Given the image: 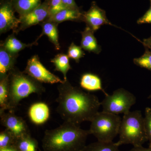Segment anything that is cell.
I'll return each instance as SVG.
<instances>
[{
  "mask_svg": "<svg viewBox=\"0 0 151 151\" xmlns=\"http://www.w3.org/2000/svg\"><path fill=\"white\" fill-rule=\"evenodd\" d=\"M143 45L151 51V36L148 38L145 39L142 42Z\"/></svg>",
  "mask_w": 151,
  "mask_h": 151,
  "instance_id": "32",
  "label": "cell"
},
{
  "mask_svg": "<svg viewBox=\"0 0 151 151\" xmlns=\"http://www.w3.org/2000/svg\"><path fill=\"white\" fill-rule=\"evenodd\" d=\"M50 1L51 0L45 1L29 13L20 17V29L37 24L48 18Z\"/></svg>",
  "mask_w": 151,
  "mask_h": 151,
  "instance_id": "10",
  "label": "cell"
},
{
  "mask_svg": "<svg viewBox=\"0 0 151 151\" xmlns=\"http://www.w3.org/2000/svg\"><path fill=\"white\" fill-rule=\"evenodd\" d=\"M148 98H151V94L150 95V96H149Z\"/></svg>",
  "mask_w": 151,
  "mask_h": 151,
  "instance_id": "34",
  "label": "cell"
},
{
  "mask_svg": "<svg viewBox=\"0 0 151 151\" xmlns=\"http://www.w3.org/2000/svg\"><path fill=\"white\" fill-rule=\"evenodd\" d=\"M122 118L119 115L98 112L91 122L89 131L97 141L103 142H113L119 135Z\"/></svg>",
  "mask_w": 151,
  "mask_h": 151,
  "instance_id": "5",
  "label": "cell"
},
{
  "mask_svg": "<svg viewBox=\"0 0 151 151\" xmlns=\"http://www.w3.org/2000/svg\"><path fill=\"white\" fill-rule=\"evenodd\" d=\"M80 151H120L116 143L103 142L97 141L86 145Z\"/></svg>",
  "mask_w": 151,
  "mask_h": 151,
  "instance_id": "22",
  "label": "cell"
},
{
  "mask_svg": "<svg viewBox=\"0 0 151 151\" xmlns=\"http://www.w3.org/2000/svg\"><path fill=\"white\" fill-rule=\"evenodd\" d=\"M41 4V0H13L12 6L21 17L29 13Z\"/></svg>",
  "mask_w": 151,
  "mask_h": 151,
  "instance_id": "16",
  "label": "cell"
},
{
  "mask_svg": "<svg viewBox=\"0 0 151 151\" xmlns=\"http://www.w3.org/2000/svg\"><path fill=\"white\" fill-rule=\"evenodd\" d=\"M150 8L142 17L138 20V24H151V0Z\"/></svg>",
  "mask_w": 151,
  "mask_h": 151,
  "instance_id": "29",
  "label": "cell"
},
{
  "mask_svg": "<svg viewBox=\"0 0 151 151\" xmlns=\"http://www.w3.org/2000/svg\"><path fill=\"white\" fill-rule=\"evenodd\" d=\"M12 4L9 2L3 4L0 8V31L1 33L11 29H14L20 23L19 19L14 14Z\"/></svg>",
  "mask_w": 151,
  "mask_h": 151,
  "instance_id": "11",
  "label": "cell"
},
{
  "mask_svg": "<svg viewBox=\"0 0 151 151\" xmlns=\"http://www.w3.org/2000/svg\"><path fill=\"white\" fill-rule=\"evenodd\" d=\"M28 116L33 123L36 125H41L46 122L49 118V108L44 103H34L29 109Z\"/></svg>",
  "mask_w": 151,
  "mask_h": 151,
  "instance_id": "12",
  "label": "cell"
},
{
  "mask_svg": "<svg viewBox=\"0 0 151 151\" xmlns=\"http://www.w3.org/2000/svg\"><path fill=\"white\" fill-rule=\"evenodd\" d=\"M29 46V45L22 43L13 36L9 37L4 45L5 48L12 54L16 53Z\"/></svg>",
  "mask_w": 151,
  "mask_h": 151,
  "instance_id": "23",
  "label": "cell"
},
{
  "mask_svg": "<svg viewBox=\"0 0 151 151\" xmlns=\"http://www.w3.org/2000/svg\"><path fill=\"white\" fill-rule=\"evenodd\" d=\"M134 62L138 66L144 68L151 71V50L145 47V51L144 54L140 57L134 59Z\"/></svg>",
  "mask_w": 151,
  "mask_h": 151,
  "instance_id": "24",
  "label": "cell"
},
{
  "mask_svg": "<svg viewBox=\"0 0 151 151\" xmlns=\"http://www.w3.org/2000/svg\"><path fill=\"white\" fill-rule=\"evenodd\" d=\"M81 47L77 46L72 42L68 48L67 55L69 58L74 59L78 63L80 58L84 57L85 55Z\"/></svg>",
  "mask_w": 151,
  "mask_h": 151,
  "instance_id": "26",
  "label": "cell"
},
{
  "mask_svg": "<svg viewBox=\"0 0 151 151\" xmlns=\"http://www.w3.org/2000/svg\"><path fill=\"white\" fill-rule=\"evenodd\" d=\"M83 21L94 32L104 24L113 25L107 18L105 11L99 7L94 2L92 3L89 10L83 13Z\"/></svg>",
  "mask_w": 151,
  "mask_h": 151,
  "instance_id": "9",
  "label": "cell"
},
{
  "mask_svg": "<svg viewBox=\"0 0 151 151\" xmlns=\"http://www.w3.org/2000/svg\"><path fill=\"white\" fill-rule=\"evenodd\" d=\"M14 145L19 151H37L38 143L30 133L16 140Z\"/></svg>",
  "mask_w": 151,
  "mask_h": 151,
  "instance_id": "17",
  "label": "cell"
},
{
  "mask_svg": "<svg viewBox=\"0 0 151 151\" xmlns=\"http://www.w3.org/2000/svg\"><path fill=\"white\" fill-rule=\"evenodd\" d=\"M129 151H151V147L145 148L142 146H138V147H133V148Z\"/></svg>",
  "mask_w": 151,
  "mask_h": 151,
  "instance_id": "31",
  "label": "cell"
},
{
  "mask_svg": "<svg viewBox=\"0 0 151 151\" xmlns=\"http://www.w3.org/2000/svg\"><path fill=\"white\" fill-rule=\"evenodd\" d=\"M117 146L132 145L133 147L142 146L147 142L145 131L144 118L140 111H129L124 114L119 131Z\"/></svg>",
  "mask_w": 151,
  "mask_h": 151,
  "instance_id": "4",
  "label": "cell"
},
{
  "mask_svg": "<svg viewBox=\"0 0 151 151\" xmlns=\"http://www.w3.org/2000/svg\"><path fill=\"white\" fill-rule=\"evenodd\" d=\"M89 134V130L64 122L55 129L45 131L42 140V148L44 151H80L86 145Z\"/></svg>",
  "mask_w": 151,
  "mask_h": 151,
  "instance_id": "2",
  "label": "cell"
},
{
  "mask_svg": "<svg viewBox=\"0 0 151 151\" xmlns=\"http://www.w3.org/2000/svg\"><path fill=\"white\" fill-rule=\"evenodd\" d=\"M56 24L55 23L48 21L42 25V34L47 36L56 49L58 50L60 46L58 42V32Z\"/></svg>",
  "mask_w": 151,
  "mask_h": 151,
  "instance_id": "21",
  "label": "cell"
},
{
  "mask_svg": "<svg viewBox=\"0 0 151 151\" xmlns=\"http://www.w3.org/2000/svg\"><path fill=\"white\" fill-rule=\"evenodd\" d=\"M9 110H14L20 102L33 93L41 94L45 89L25 73L12 70L9 73Z\"/></svg>",
  "mask_w": 151,
  "mask_h": 151,
  "instance_id": "3",
  "label": "cell"
},
{
  "mask_svg": "<svg viewBox=\"0 0 151 151\" xmlns=\"http://www.w3.org/2000/svg\"><path fill=\"white\" fill-rule=\"evenodd\" d=\"M63 4L67 9H79L74 0H62Z\"/></svg>",
  "mask_w": 151,
  "mask_h": 151,
  "instance_id": "30",
  "label": "cell"
},
{
  "mask_svg": "<svg viewBox=\"0 0 151 151\" xmlns=\"http://www.w3.org/2000/svg\"><path fill=\"white\" fill-rule=\"evenodd\" d=\"M145 131L149 147H151V108L147 107L145 110L144 117Z\"/></svg>",
  "mask_w": 151,
  "mask_h": 151,
  "instance_id": "27",
  "label": "cell"
},
{
  "mask_svg": "<svg viewBox=\"0 0 151 151\" xmlns=\"http://www.w3.org/2000/svg\"><path fill=\"white\" fill-rule=\"evenodd\" d=\"M10 52L1 47L0 50V73L1 76L7 74L13 70L14 60Z\"/></svg>",
  "mask_w": 151,
  "mask_h": 151,
  "instance_id": "19",
  "label": "cell"
},
{
  "mask_svg": "<svg viewBox=\"0 0 151 151\" xmlns=\"http://www.w3.org/2000/svg\"><path fill=\"white\" fill-rule=\"evenodd\" d=\"M40 151H41V150H40Z\"/></svg>",
  "mask_w": 151,
  "mask_h": 151,
  "instance_id": "35",
  "label": "cell"
},
{
  "mask_svg": "<svg viewBox=\"0 0 151 151\" xmlns=\"http://www.w3.org/2000/svg\"><path fill=\"white\" fill-rule=\"evenodd\" d=\"M58 89L57 111L64 122L78 125L91 122L99 112L101 102L96 95L72 86L67 80L60 83Z\"/></svg>",
  "mask_w": 151,
  "mask_h": 151,
  "instance_id": "1",
  "label": "cell"
},
{
  "mask_svg": "<svg viewBox=\"0 0 151 151\" xmlns=\"http://www.w3.org/2000/svg\"><path fill=\"white\" fill-rule=\"evenodd\" d=\"M66 9L67 8L63 4L62 0H51L48 18Z\"/></svg>",
  "mask_w": 151,
  "mask_h": 151,
  "instance_id": "28",
  "label": "cell"
},
{
  "mask_svg": "<svg viewBox=\"0 0 151 151\" xmlns=\"http://www.w3.org/2000/svg\"><path fill=\"white\" fill-rule=\"evenodd\" d=\"M16 140L14 135L6 129L0 133V148L13 145Z\"/></svg>",
  "mask_w": 151,
  "mask_h": 151,
  "instance_id": "25",
  "label": "cell"
},
{
  "mask_svg": "<svg viewBox=\"0 0 151 151\" xmlns=\"http://www.w3.org/2000/svg\"><path fill=\"white\" fill-rule=\"evenodd\" d=\"M94 32L87 27L84 31L81 32L82 39L81 47L89 52L99 54L101 51V47L97 43V39L94 35Z\"/></svg>",
  "mask_w": 151,
  "mask_h": 151,
  "instance_id": "13",
  "label": "cell"
},
{
  "mask_svg": "<svg viewBox=\"0 0 151 151\" xmlns=\"http://www.w3.org/2000/svg\"><path fill=\"white\" fill-rule=\"evenodd\" d=\"M80 85L82 88L88 91L101 90L105 95L108 94L102 87L101 80L100 77L92 73H86L83 74L80 80Z\"/></svg>",
  "mask_w": 151,
  "mask_h": 151,
  "instance_id": "15",
  "label": "cell"
},
{
  "mask_svg": "<svg viewBox=\"0 0 151 151\" xmlns=\"http://www.w3.org/2000/svg\"><path fill=\"white\" fill-rule=\"evenodd\" d=\"M0 151H19L14 146L12 145L6 147L0 148Z\"/></svg>",
  "mask_w": 151,
  "mask_h": 151,
  "instance_id": "33",
  "label": "cell"
},
{
  "mask_svg": "<svg viewBox=\"0 0 151 151\" xmlns=\"http://www.w3.org/2000/svg\"><path fill=\"white\" fill-rule=\"evenodd\" d=\"M24 73L40 83L53 84L63 83V81L50 72L41 63L37 55H35L28 61Z\"/></svg>",
  "mask_w": 151,
  "mask_h": 151,
  "instance_id": "7",
  "label": "cell"
},
{
  "mask_svg": "<svg viewBox=\"0 0 151 151\" xmlns=\"http://www.w3.org/2000/svg\"><path fill=\"white\" fill-rule=\"evenodd\" d=\"M83 14L79 9H66L49 17L47 21L57 24L66 21H83Z\"/></svg>",
  "mask_w": 151,
  "mask_h": 151,
  "instance_id": "14",
  "label": "cell"
},
{
  "mask_svg": "<svg viewBox=\"0 0 151 151\" xmlns=\"http://www.w3.org/2000/svg\"><path fill=\"white\" fill-rule=\"evenodd\" d=\"M9 74L1 76L0 81V111L9 110Z\"/></svg>",
  "mask_w": 151,
  "mask_h": 151,
  "instance_id": "18",
  "label": "cell"
},
{
  "mask_svg": "<svg viewBox=\"0 0 151 151\" xmlns=\"http://www.w3.org/2000/svg\"><path fill=\"white\" fill-rule=\"evenodd\" d=\"M137 98L134 94L124 88H119L113 94H107L101 102L103 111L112 114H125L129 112Z\"/></svg>",
  "mask_w": 151,
  "mask_h": 151,
  "instance_id": "6",
  "label": "cell"
},
{
  "mask_svg": "<svg viewBox=\"0 0 151 151\" xmlns=\"http://www.w3.org/2000/svg\"><path fill=\"white\" fill-rule=\"evenodd\" d=\"M68 58L67 55L61 53L57 55L51 60L55 66V70L63 73L65 81L67 80L68 71L71 68Z\"/></svg>",
  "mask_w": 151,
  "mask_h": 151,
  "instance_id": "20",
  "label": "cell"
},
{
  "mask_svg": "<svg viewBox=\"0 0 151 151\" xmlns=\"http://www.w3.org/2000/svg\"><path fill=\"white\" fill-rule=\"evenodd\" d=\"M1 124L14 135L16 139L29 134L28 127L26 122L21 117L17 116L14 110L9 112L0 111Z\"/></svg>",
  "mask_w": 151,
  "mask_h": 151,
  "instance_id": "8",
  "label": "cell"
}]
</instances>
